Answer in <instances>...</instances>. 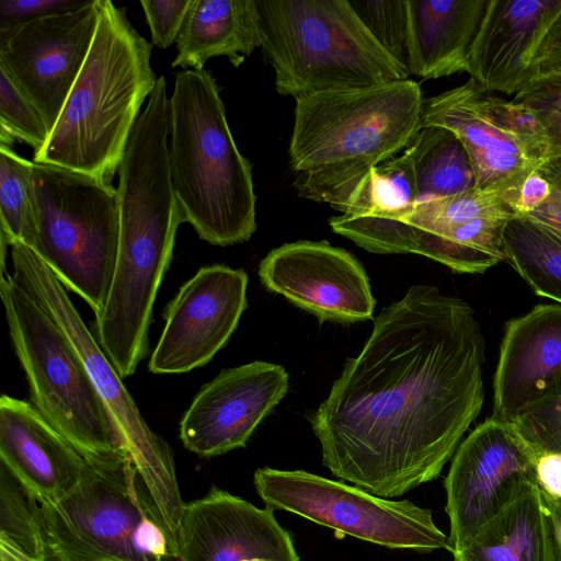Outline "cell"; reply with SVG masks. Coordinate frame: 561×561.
I'll return each instance as SVG.
<instances>
[{
  "instance_id": "42",
  "label": "cell",
  "mask_w": 561,
  "mask_h": 561,
  "mask_svg": "<svg viewBox=\"0 0 561 561\" xmlns=\"http://www.w3.org/2000/svg\"><path fill=\"white\" fill-rule=\"evenodd\" d=\"M0 558L7 561H51L33 558L7 538L0 537Z\"/></svg>"
},
{
  "instance_id": "45",
  "label": "cell",
  "mask_w": 561,
  "mask_h": 561,
  "mask_svg": "<svg viewBox=\"0 0 561 561\" xmlns=\"http://www.w3.org/2000/svg\"><path fill=\"white\" fill-rule=\"evenodd\" d=\"M553 534H554V531H553ZM554 549H556L557 561H561V541L556 535H554Z\"/></svg>"
},
{
  "instance_id": "21",
  "label": "cell",
  "mask_w": 561,
  "mask_h": 561,
  "mask_svg": "<svg viewBox=\"0 0 561 561\" xmlns=\"http://www.w3.org/2000/svg\"><path fill=\"white\" fill-rule=\"evenodd\" d=\"M512 217H482L432 234L398 220L364 216L352 221L350 239L368 252L414 253L458 273L480 274L505 261L503 230Z\"/></svg>"
},
{
  "instance_id": "2",
  "label": "cell",
  "mask_w": 561,
  "mask_h": 561,
  "mask_svg": "<svg viewBox=\"0 0 561 561\" xmlns=\"http://www.w3.org/2000/svg\"><path fill=\"white\" fill-rule=\"evenodd\" d=\"M424 100L411 79L297 100L289 164L298 195L341 213L373 168L412 145Z\"/></svg>"
},
{
  "instance_id": "7",
  "label": "cell",
  "mask_w": 561,
  "mask_h": 561,
  "mask_svg": "<svg viewBox=\"0 0 561 561\" xmlns=\"http://www.w3.org/2000/svg\"><path fill=\"white\" fill-rule=\"evenodd\" d=\"M34 251L98 316L107 299L119 241L117 191L91 175L33 161Z\"/></svg>"
},
{
  "instance_id": "20",
  "label": "cell",
  "mask_w": 561,
  "mask_h": 561,
  "mask_svg": "<svg viewBox=\"0 0 561 561\" xmlns=\"http://www.w3.org/2000/svg\"><path fill=\"white\" fill-rule=\"evenodd\" d=\"M561 0H489L468 73L486 91L516 94L528 82L530 57Z\"/></svg>"
},
{
  "instance_id": "8",
  "label": "cell",
  "mask_w": 561,
  "mask_h": 561,
  "mask_svg": "<svg viewBox=\"0 0 561 561\" xmlns=\"http://www.w3.org/2000/svg\"><path fill=\"white\" fill-rule=\"evenodd\" d=\"M0 296L33 404L84 457L124 448L84 364L57 323L5 273Z\"/></svg>"
},
{
  "instance_id": "32",
  "label": "cell",
  "mask_w": 561,
  "mask_h": 561,
  "mask_svg": "<svg viewBox=\"0 0 561 561\" xmlns=\"http://www.w3.org/2000/svg\"><path fill=\"white\" fill-rule=\"evenodd\" d=\"M350 2L376 42L408 69L407 0H353Z\"/></svg>"
},
{
  "instance_id": "39",
  "label": "cell",
  "mask_w": 561,
  "mask_h": 561,
  "mask_svg": "<svg viewBox=\"0 0 561 561\" xmlns=\"http://www.w3.org/2000/svg\"><path fill=\"white\" fill-rule=\"evenodd\" d=\"M536 479L543 493L561 499V454H542L536 462Z\"/></svg>"
},
{
  "instance_id": "18",
  "label": "cell",
  "mask_w": 561,
  "mask_h": 561,
  "mask_svg": "<svg viewBox=\"0 0 561 561\" xmlns=\"http://www.w3.org/2000/svg\"><path fill=\"white\" fill-rule=\"evenodd\" d=\"M561 391V305H537L506 322L493 378L492 417L513 422L530 403Z\"/></svg>"
},
{
  "instance_id": "40",
  "label": "cell",
  "mask_w": 561,
  "mask_h": 561,
  "mask_svg": "<svg viewBox=\"0 0 561 561\" xmlns=\"http://www.w3.org/2000/svg\"><path fill=\"white\" fill-rule=\"evenodd\" d=\"M527 217L561 236V192L552 186L548 199Z\"/></svg>"
},
{
  "instance_id": "31",
  "label": "cell",
  "mask_w": 561,
  "mask_h": 561,
  "mask_svg": "<svg viewBox=\"0 0 561 561\" xmlns=\"http://www.w3.org/2000/svg\"><path fill=\"white\" fill-rule=\"evenodd\" d=\"M49 137L46 123L33 103L0 69V142L10 146L20 140L33 148H44Z\"/></svg>"
},
{
  "instance_id": "14",
  "label": "cell",
  "mask_w": 561,
  "mask_h": 561,
  "mask_svg": "<svg viewBox=\"0 0 561 561\" xmlns=\"http://www.w3.org/2000/svg\"><path fill=\"white\" fill-rule=\"evenodd\" d=\"M248 280L241 268H199L165 308L149 370L182 374L206 365L228 342L248 307Z\"/></svg>"
},
{
  "instance_id": "28",
  "label": "cell",
  "mask_w": 561,
  "mask_h": 561,
  "mask_svg": "<svg viewBox=\"0 0 561 561\" xmlns=\"http://www.w3.org/2000/svg\"><path fill=\"white\" fill-rule=\"evenodd\" d=\"M33 161L0 145V240L33 249L37 239V211L31 180Z\"/></svg>"
},
{
  "instance_id": "29",
  "label": "cell",
  "mask_w": 561,
  "mask_h": 561,
  "mask_svg": "<svg viewBox=\"0 0 561 561\" xmlns=\"http://www.w3.org/2000/svg\"><path fill=\"white\" fill-rule=\"evenodd\" d=\"M514 215V210L501 194L473 188L455 195L419 201L407 215L393 220L420 231L440 234L478 218Z\"/></svg>"
},
{
  "instance_id": "41",
  "label": "cell",
  "mask_w": 561,
  "mask_h": 561,
  "mask_svg": "<svg viewBox=\"0 0 561 561\" xmlns=\"http://www.w3.org/2000/svg\"><path fill=\"white\" fill-rule=\"evenodd\" d=\"M533 111V110H531ZM543 128L549 146V158L561 157V114L533 111Z\"/></svg>"
},
{
  "instance_id": "1",
  "label": "cell",
  "mask_w": 561,
  "mask_h": 561,
  "mask_svg": "<svg viewBox=\"0 0 561 561\" xmlns=\"http://www.w3.org/2000/svg\"><path fill=\"white\" fill-rule=\"evenodd\" d=\"M484 360L470 305L411 286L308 415L322 463L386 499L436 479L481 411Z\"/></svg>"
},
{
  "instance_id": "27",
  "label": "cell",
  "mask_w": 561,
  "mask_h": 561,
  "mask_svg": "<svg viewBox=\"0 0 561 561\" xmlns=\"http://www.w3.org/2000/svg\"><path fill=\"white\" fill-rule=\"evenodd\" d=\"M411 152L373 168L341 210L342 215L398 219L419 202Z\"/></svg>"
},
{
  "instance_id": "22",
  "label": "cell",
  "mask_w": 561,
  "mask_h": 561,
  "mask_svg": "<svg viewBox=\"0 0 561 561\" xmlns=\"http://www.w3.org/2000/svg\"><path fill=\"white\" fill-rule=\"evenodd\" d=\"M408 69L423 79L468 72L489 0H407Z\"/></svg>"
},
{
  "instance_id": "44",
  "label": "cell",
  "mask_w": 561,
  "mask_h": 561,
  "mask_svg": "<svg viewBox=\"0 0 561 561\" xmlns=\"http://www.w3.org/2000/svg\"><path fill=\"white\" fill-rule=\"evenodd\" d=\"M542 494L546 505L550 513L554 535L561 541V499L551 497L543 492Z\"/></svg>"
},
{
  "instance_id": "11",
  "label": "cell",
  "mask_w": 561,
  "mask_h": 561,
  "mask_svg": "<svg viewBox=\"0 0 561 561\" xmlns=\"http://www.w3.org/2000/svg\"><path fill=\"white\" fill-rule=\"evenodd\" d=\"M254 485L266 507L294 513L341 535L391 549L449 550L431 510L407 500L377 496L305 470L260 468Z\"/></svg>"
},
{
  "instance_id": "17",
  "label": "cell",
  "mask_w": 561,
  "mask_h": 561,
  "mask_svg": "<svg viewBox=\"0 0 561 561\" xmlns=\"http://www.w3.org/2000/svg\"><path fill=\"white\" fill-rule=\"evenodd\" d=\"M176 554L180 561H300L274 510L217 488L185 504Z\"/></svg>"
},
{
  "instance_id": "3",
  "label": "cell",
  "mask_w": 561,
  "mask_h": 561,
  "mask_svg": "<svg viewBox=\"0 0 561 561\" xmlns=\"http://www.w3.org/2000/svg\"><path fill=\"white\" fill-rule=\"evenodd\" d=\"M152 44L126 11L101 0L94 38L46 145L33 161L112 184L140 108L158 78Z\"/></svg>"
},
{
  "instance_id": "15",
  "label": "cell",
  "mask_w": 561,
  "mask_h": 561,
  "mask_svg": "<svg viewBox=\"0 0 561 561\" xmlns=\"http://www.w3.org/2000/svg\"><path fill=\"white\" fill-rule=\"evenodd\" d=\"M263 286L320 322L371 319L376 300L362 263L325 241H296L273 249L257 271Z\"/></svg>"
},
{
  "instance_id": "37",
  "label": "cell",
  "mask_w": 561,
  "mask_h": 561,
  "mask_svg": "<svg viewBox=\"0 0 561 561\" xmlns=\"http://www.w3.org/2000/svg\"><path fill=\"white\" fill-rule=\"evenodd\" d=\"M513 101L533 111L561 114V76L531 79L515 94Z\"/></svg>"
},
{
  "instance_id": "23",
  "label": "cell",
  "mask_w": 561,
  "mask_h": 561,
  "mask_svg": "<svg viewBox=\"0 0 561 561\" xmlns=\"http://www.w3.org/2000/svg\"><path fill=\"white\" fill-rule=\"evenodd\" d=\"M453 556L454 561H557L550 513L538 483L528 484Z\"/></svg>"
},
{
  "instance_id": "34",
  "label": "cell",
  "mask_w": 561,
  "mask_h": 561,
  "mask_svg": "<svg viewBox=\"0 0 561 561\" xmlns=\"http://www.w3.org/2000/svg\"><path fill=\"white\" fill-rule=\"evenodd\" d=\"M151 44L168 48L176 43L192 0H140Z\"/></svg>"
},
{
  "instance_id": "36",
  "label": "cell",
  "mask_w": 561,
  "mask_h": 561,
  "mask_svg": "<svg viewBox=\"0 0 561 561\" xmlns=\"http://www.w3.org/2000/svg\"><path fill=\"white\" fill-rule=\"evenodd\" d=\"M547 76H561V12L547 28L529 61L528 82Z\"/></svg>"
},
{
  "instance_id": "25",
  "label": "cell",
  "mask_w": 561,
  "mask_h": 561,
  "mask_svg": "<svg viewBox=\"0 0 561 561\" xmlns=\"http://www.w3.org/2000/svg\"><path fill=\"white\" fill-rule=\"evenodd\" d=\"M408 149L413 160L420 201L476 188L469 156L451 130L422 126Z\"/></svg>"
},
{
  "instance_id": "9",
  "label": "cell",
  "mask_w": 561,
  "mask_h": 561,
  "mask_svg": "<svg viewBox=\"0 0 561 561\" xmlns=\"http://www.w3.org/2000/svg\"><path fill=\"white\" fill-rule=\"evenodd\" d=\"M138 478L124 448L85 457L76 486L54 502L38 504L48 560L156 561L137 543L148 518L161 524Z\"/></svg>"
},
{
  "instance_id": "43",
  "label": "cell",
  "mask_w": 561,
  "mask_h": 561,
  "mask_svg": "<svg viewBox=\"0 0 561 561\" xmlns=\"http://www.w3.org/2000/svg\"><path fill=\"white\" fill-rule=\"evenodd\" d=\"M538 171L553 187L561 192V157L548 159Z\"/></svg>"
},
{
  "instance_id": "33",
  "label": "cell",
  "mask_w": 561,
  "mask_h": 561,
  "mask_svg": "<svg viewBox=\"0 0 561 561\" xmlns=\"http://www.w3.org/2000/svg\"><path fill=\"white\" fill-rule=\"evenodd\" d=\"M513 423L539 456L561 454V391L537 399Z\"/></svg>"
},
{
  "instance_id": "19",
  "label": "cell",
  "mask_w": 561,
  "mask_h": 561,
  "mask_svg": "<svg viewBox=\"0 0 561 561\" xmlns=\"http://www.w3.org/2000/svg\"><path fill=\"white\" fill-rule=\"evenodd\" d=\"M1 463L38 504L54 502L79 482L85 457L31 402L0 398Z\"/></svg>"
},
{
  "instance_id": "24",
  "label": "cell",
  "mask_w": 561,
  "mask_h": 561,
  "mask_svg": "<svg viewBox=\"0 0 561 561\" xmlns=\"http://www.w3.org/2000/svg\"><path fill=\"white\" fill-rule=\"evenodd\" d=\"M171 66L203 70L225 56L234 67L260 47L255 0H192Z\"/></svg>"
},
{
  "instance_id": "6",
  "label": "cell",
  "mask_w": 561,
  "mask_h": 561,
  "mask_svg": "<svg viewBox=\"0 0 561 561\" xmlns=\"http://www.w3.org/2000/svg\"><path fill=\"white\" fill-rule=\"evenodd\" d=\"M12 278L50 316L84 364L124 449L162 524L172 554L185 503L168 444L141 416L122 377L84 324L66 287L45 262L23 243L11 245Z\"/></svg>"
},
{
  "instance_id": "12",
  "label": "cell",
  "mask_w": 561,
  "mask_h": 561,
  "mask_svg": "<svg viewBox=\"0 0 561 561\" xmlns=\"http://www.w3.org/2000/svg\"><path fill=\"white\" fill-rule=\"evenodd\" d=\"M538 457L513 422L492 416L465 438L445 479L451 553L463 549L528 484L537 483Z\"/></svg>"
},
{
  "instance_id": "30",
  "label": "cell",
  "mask_w": 561,
  "mask_h": 561,
  "mask_svg": "<svg viewBox=\"0 0 561 561\" xmlns=\"http://www.w3.org/2000/svg\"><path fill=\"white\" fill-rule=\"evenodd\" d=\"M0 537L7 538L28 556L48 560L38 503L33 500L1 463Z\"/></svg>"
},
{
  "instance_id": "26",
  "label": "cell",
  "mask_w": 561,
  "mask_h": 561,
  "mask_svg": "<svg viewBox=\"0 0 561 561\" xmlns=\"http://www.w3.org/2000/svg\"><path fill=\"white\" fill-rule=\"evenodd\" d=\"M503 251L536 295L561 305V236L527 216L514 215L503 230Z\"/></svg>"
},
{
  "instance_id": "10",
  "label": "cell",
  "mask_w": 561,
  "mask_h": 561,
  "mask_svg": "<svg viewBox=\"0 0 561 561\" xmlns=\"http://www.w3.org/2000/svg\"><path fill=\"white\" fill-rule=\"evenodd\" d=\"M422 126L455 133L469 156L476 188L501 194L511 208L523 182L549 158L534 112L491 94L472 78L425 99Z\"/></svg>"
},
{
  "instance_id": "38",
  "label": "cell",
  "mask_w": 561,
  "mask_h": 561,
  "mask_svg": "<svg viewBox=\"0 0 561 561\" xmlns=\"http://www.w3.org/2000/svg\"><path fill=\"white\" fill-rule=\"evenodd\" d=\"M552 191V185L537 170L520 185L512 209L515 215L527 216L542 205Z\"/></svg>"
},
{
  "instance_id": "5",
  "label": "cell",
  "mask_w": 561,
  "mask_h": 561,
  "mask_svg": "<svg viewBox=\"0 0 561 561\" xmlns=\"http://www.w3.org/2000/svg\"><path fill=\"white\" fill-rule=\"evenodd\" d=\"M255 4L260 48L282 95L297 101L411 76L376 42L350 0H255Z\"/></svg>"
},
{
  "instance_id": "35",
  "label": "cell",
  "mask_w": 561,
  "mask_h": 561,
  "mask_svg": "<svg viewBox=\"0 0 561 561\" xmlns=\"http://www.w3.org/2000/svg\"><path fill=\"white\" fill-rule=\"evenodd\" d=\"M84 2L78 0H1L0 27L73 10Z\"/></svg>"
},
{
  "instance_id": "16",
  "label": "cell",
  "mask_w": 561,
  "mask_h": 561,
  "mask_svg": "<svg viewBox=\"0 0 561 561\" xmlns=\"http://www.w3.org/2000/svg\"><path fill=\"white\" fill-rule=\"evenodd\" d=\"M278 364L255 360L219 373L202 387L180 423V438L202 457L243 447L288 390Z\"/></svg>"
},
{
  "instance_id": "46",
  "label": "cell",
  "mask_w": 561,
  "mask_h": 561,
  "mask_svg": "<svg viewBox=\"0 0 561 561\" xmlns=\"http://www.w3.org/2000/svg\"><path fill=\"white\" fill-rule=\"evenodd\" d=\"M0 561H7V560L0 558Z\"/></svg>"
},
{
  "instance_id": "4",
  "label": "cell",
  "mask_w": 561,
  "mask_h": 561,
  "mask_svg": "<svg viewBox=\"0 0 561 561\" xmlns=\"http://www.w3.org/2000/svg\"><path fill=\"white\" fill-rule=\"evenodd\" d=\"M168 154L183 221L213 245L249 240L256 229L252 168L233 140L216 79L204 69L175 75Z\"/></svg>"
},
{
  "instance_id": "13",
  "label": "cell",
  "mask_w": 561,
  "mask_h": 561,
  "mask_svg": "<svg viewBox=\"0 0 561 561\" xmlns=\"http://www.w3.org/2000/svg\"><path fill=\"white\" fill-rule=\"evenodd\" d=\"M100 2L0 27V69L38 110L49 134L92 45Z\"/></svg>"
}]
</instances>
